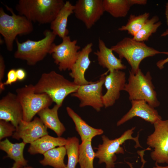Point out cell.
<instances>
[{"instance_id": "cell-33", "label": "cell", "mask_w": 168, "mask_h": 168, "mask_svg": "<svg viewBox=\"0 0 168 168\" xmlns=\"http://www.w3.org/2000/svg\"><path fill=\"white\" fill-rule=\"evenodd\" d=\"M16 75L18 80L22 81L26 77V73L23 69L19 68L16 70Z\"/></svg>"}, {"instance_id": "cell-14", "label": "cell", "mask_w": 168, "mask_h": 168, "mask_svg": "<svg viewBox=\"0 0 168 168\" xmlns=\"http://www.w3.org/2000/svg\"><path fill=\"white\" fill-rule=\"evenodd\" d=\"M125 82V73L121 70L110 72L106 75L104 85L107 91L102 97L104 107L107 108L114 104L119 98L120 91L124 90Z\"/></svg>"}, {"instance_id": "cell-13", "label": "cell", "mask_w": 168, "mask_h": 168, "mask_svg": "<svg viewBox=\"0 0 168 168\" xmlns=\"http://www.w3.org/2000/svg\"><path fill=\"white\" fill-rule=\"evenodd\" d=\"M47 128L40 118L35 117L29 122L21 120L12 137L15 139H21L26 143L30 144L49 134Z\"/></svg>"}, {"instance_id": "cell-38", "label": "cell", "mask_w": 168, "mask_h": 168, "mask_svg": "<svg viewBox=\"0 0 168 168\" xmlns=\"http://www.w3.org/2000/svg\"><path fill=\"white\" fill-rule=\"evenodd\" d=\"M168 35V29L163 32L161 35V37H164Z\"/></svg>"}, {"instance_id": "cell-2", "label": "cell", "mask_w": 168, "mask_h": 168, "mask_svg": "<svg viewBox=\"0 0 168 168\" xmlns=\"http://www.w3.org/2000/svg\"><path fill=\"white\" fill-rule=\"evenodd\" d=\"M79 86L54 71L43 73L34 85L35 93L47 94L53 102L61 106L65 98L75 92Z\"/></svg>"}, {"instance_id": "cell-12", "label": "cell", "mask_w": 168, "mask_h": 168, "mask_svg": "<svg viewBox=\"0 0 168 168\" xmlns=\"http://www.w3.org/2000/svg\"><path fill=\"white\" fill-rule=\"evenodd\" d=\"M74 5L75 17L88 29L92 27L105 12L103 0H78Z\"/></svg>"}, {"instance_id": "cell-32", "label": "cell", "mask_w": 168, "mask_h": 168, "mask_svg": "<svg viewBox=\"0 0 168 168\" xmlns=\"http://www.w3.org/2000/svg\"><path fill=\"white\" fill-rule=\"evenodd\" d=\"M5 65L3 57L0 54V85L2 83V80L5 73Z\"/></svg>"}, {"instance_id": "cell-18", "label": "cell", "mask_w": 168, "mask_h": 168, "mask_svg": "<svg viewBox=\"0 0 168 168\" xmlns=\"http://www.w3.org/2000/svg\"><path fill=\"white\" fill-rule=\"evenodd\" d=\"M98 47L99 49L94 52V54L97 56L100 66L107 68L109 72L126 68V66L122 63V59L116 57L112 49L108 48L104 42L100 38L98 39Z\"/></svg>"}, {"instance_id": "cell-28", "label": "cell", "mask_w": 168, "mask_h": 168, "mask_svg": "<svg viewBox=\"0 0 168 168\" xmlns=\"http://www.w3.org/2000/svg\"><path fill=\"white\" fill-rule=\"evenodd\" d=\"M159 20V18L157 16L148 19L141 30L133 37V39L140 42H144L148 40L150 37L156 31L162 24L161 22Z\"/></svg>"}, {"instance_id": "cell-3", "label": "cell", "mask_w": 168, "mask_h": 168, "mask_svg": "<svg viewBox=\"0 0 168 168\" xmlns=\"http://www.w3.org/2000/svg\"><path fill=\"white\" fill-rule=\"evenodd\" d=\"M119 58L126 59L131 67V72L136 73L141 62L145 58L160 54L168 55V52L161 51L148 46L143 42L136 41L132 38H124L110 48Z\"/></svg>"}, {"instance_id": "cell-10", "label": "cell", "mask_w": 168, "mask_h": 168, "mask_svg": "<svg viewBox=\"0 0 168 168\" xmlns=\"http://www.w3.org/2000/svg\"><path fill=\"white\" fill-rule=\"evenodd\" d=\"M77 40H72L69 36L62 39L58 45L54 43L49 54H51L54 63L61 71L70 70L79 54L80 47L77 45Z\"/></svg>"}, {"instance_id": "cell-7", "label": "cell", "mask_w": 168, "mask_h": 168, "mask_svg": "<svg viewBox=\"0 0 168 168\" xmlns=\"http://www.w3.org/2000/svg\"><path fill=\"white\" fill-rule=\"evenodd\" d=\"M136 127H133L125 131L119 138L110 139L105 135L102 136V144L98 145L95 152V157L99 159L98 163H105L106 168H114L117 159L116 154H124V152L122 145L128 140H133L136 143L135 147L142 148L139 141V134L133 137L132 134Z\"/></svg>"}, {"instance_id": "cell-5", "label": "cell", "mask_w": 168, "mask_h": 168, "mask_svg": "<svg viewBox=\"0 0 168 168\" xmlns=\"http://www.w3.org/2000/svg\"><path fill=\"white\" fill-rule=\"evenodd\" d=\"M11 15L0 8V33L3 37L7 50L12 51L14 41L18 35L29 34L33 30L32 23L25 16L16 15L12 8L6 5Z\"/></svg>"}, {"instance_id": "cell-31", "label": "cell", "mask_w": 168, "mask_h": 168, "mask_svg": "<svg viewBox=\"0 0 168 168\" xmlns=\"http://www.w3.org/2000/svg\"><path fill=\"white\" fill-rule=\"evenodd\" d=\"M7 77V79L6 81L3 82L2 84L0 85L1 93L4 90L5 86L11 85L12 83L16 82L18 80L16 75V70L14 69H12L8 71Z\"/></svg>"}, {"instance_id": "cell-29", "label": "cell", "mask_w": 168, "mask_h": 168, "mask_svg": "<svg viewBox=\"0 0 168 168\" xmlns=\"http://www.w3.org/2000/svg\"><path fill=\"white\" fill-rule=\"evenodd\" d=\"M79 142L76 137H68L65 146L68 156L66 168H76L78 163Z\"/></svg>"}, {"instance_id": "cell-24", "label": "cell", "mask_w": 168, "mask_h": 168, "mask_svg": "<svg viewBox=\"0 0 168 168\" xmlns=\"http://www.w3.org/2000/svg\"><path fill=\"white\" fill-rule=\"evenodd\" d=\"M43 158L39 161L43 166H49L54 168H66L64 159L67 155L65 146L53 148L43 154Z\"/></svg>"}, {"instance_id": "cell-36", "label": "cell", "mask_w": 168, "mask_h": 168, "mask_svg": "<svg viewBox=\"0 0 168 168\" xmlns=\"http://www.w3.org/2000/svg\"><path fill=\"white\" fill-rule=\"evenodd\" d=\"M165 15L166 19V24L167 25H168V2H167L166 4Z\"/></svg>"}, {"instance_id": "cell-27", "label": "cell", "mask_w": 168, "mask_h": 168, "mask_svg": "<svg viewBox=\"0 0 168 168\" xmlns=\"http://www.w3.org/2000/svg\"><path fill=\"white\" fill-rule=\"evenodd\" d=\"M150 13L146 12L139 15H130L126 24L119 27L120 31H127L133 37L136 34L149 19Z\"/></svg>"}, {"instance_id": "cell-35", "label": "cell", "mask_w": 168, "mask_h": 168, "mask_svg": "<svg viewBox=\"0 0 168 168\" xmlns=\"http://www.w3.org/2000/svg\"><path fill=\"white\" fill-rule=\"evenodd\" d=\"M126 162L130 167V168H134L131 163L128 161H126ZM153 168H168V165L166 166H159L157 163H155V166Z\"/></svg>"}, {"instance_id": "cell-26", "label": "cell", "mask_w": 168, "mask_h": 168, "mask_svg": "<svg viewBox=\"0 0 168 168\" xmlns=\"http://www.w3.org/2000/svg\"><path fill=\"white\" fill-rule=\"evenodd\" d=\"M91 141L85 140L79 145L78 163L80 168H94L93 161L95 152L92 147Z\"/></svg>"}, {"instance_id": "cell-9", "label": "cell", "mask_w": 168, "mask_h": 168, "mask_svg": "<svg viewBox=\"0 0 168 168\" xmlns=\"http://www.w3.org/2000/svg\"><path fill=\"white\" fill-rule=\"evenodd\" d=\"M154 130L148 136L146 143L154 149L150 153L156 163L168 164V119H161L154 124Z\"/></svg>"}, {"instance_id": "cell-11", "label": "cell", "mask_w": 168, "mask_h": 168, "mask_svg": "<svg viewBox=\"0 0 168 168\" xmlns=\"http://www.w3.org/2000/svg\"><path fill=\"white\" fill-rule=\"evenodd\" d=\"M107 72L103 74L99 79L86 85L79 86L76 91L71 94L72 96L77 98L80 101L79 107H92L97 112L104 107L102 93L103 85Z\"/></svg>"}, {"instance_id": "cell-4", "label": "cell", "mask_w": 168, "mask_h": 168, "mask_svg": "<svg viewBox=\"0 0 168 168\" xmlns=\"http://www.w3.org/2000/svg\"><path fill=\"white\" fill-rule=\"evenodd\" d=\"M44 37L37 41L28 40L20 43L16 38L15 41L17 49L14 54V57L26 61L30 66L35 65L43 60L49 54L56 36L52 31L48 30L44 31Z\"/></svg>"}, {"instance_id": "cell-16", "label": "cell", "mask_w": 168, "mask_h": 168, "mask_svg": "<svg viewBox=\"0 0 168 168\" xmlns=\"http://www.w3.org/2000/svg\"><path fill=\"white\" fill-rule=\"evenodd\" d=\"M131 109L117 122V126L121 125L135 117H140L153 124L157 121L162 119L157 110L145 101L135 100H131Z\"/></svg>"}, {"instance_id": "cell-6", "label": "cell", "mask_w": 168, "mask_h": 168, "mask_svg": "<svg viewBox=\"0 0 168 168\" xmlns=\"http://www.w3.org/2000/svg\"><path fill=\"white\" fill-rule=\"evenodd\" d=\"M128 82L126 83L124 91L128 94L130 100H142L154 108L158 107L160 103L152 81L150 72L144 74L141 69L134 74L129 71Z\"/></svg>"}, {"instance_id": "cell-37", "label": "cell", "mask_w": 168, "mask_h": 168, "mask_svg": "<svg viewBox=\"0 0 168 168\" xmlns=\"http://www.w3.org/2000/svg\"><path fill=\"white\" fill-rule=\"evenodd\" d=\"M22 167V166L18 163L15 162L13 163L12 166L11 168H20Z\"/></svg>"}, {"instance_id": "cell-23", "label": "cell", "mask_w": 168, "mask_h": 168, "mask_svg": "<svg viewBox=\"0 0 168 168\" xmlns=\"http://www.w3.org/2000/svg\"><path fill=\"white\" fill-rule=\"evenodd\" d=\"M26 144L23 141L20 143H12L7 138L0 142V149L7 154V157L24 166H27L28 162L23 155L24 149Z\"/></svg>"}, {"instance_id": "cell-30", "label": "cell", "mask_w": 168, "mask_h": 168, "mask_svg": "<svg viewBox=\"0 0 168 168\" xmlns=\"http://www.w3.org/2000/svg\"><path fill=\"white\" fill-rule=\"evenodd\" d=\"M16 130V127L10 122L0 120V140L12 136Z\"/></svg>"}, {"instance_id": "cell-8", "label": "cell", "mask_w": 168, "mask_h": 168, "mask_svg": "<svg viewBox=\"0 0 168 168\" xmlns=\"http://www.w3.org/2000/svg\"><path fill=\"white\" fill-rule=\"evenodd\" d=\"M16 95L21 105L23 120L29 122L42 109L49 107L53 100L47 94L35 92L34 85L30 84L16 90Z\"/></svg>"}, {"instance_id": "cell-21", "label": "cell", "mask_w": 168, "mask_h": 168, "mask_svg": "<svg viewBox=\"0 0 168 168\" xmlns=\"http://www.w3.org/2000/svg\"><path fill=\"white\" fill-rule=\"evenodd\" d=\"M61 106L56 104L52 108H44L37 114L45 126L53 130L58 137H61L66 130L58 117V111Z\"/></svg>"}, {"instance_id": "cell-40", "label": "cell", "mask_w": 168, "mask_h": 168, "mask_svg": "<svg viewBox=\"0 0 168 168\" xmlns=\"http://www.w3.org/2000/svg\"></svg>"}, {"instance_id": "cell-34", "label": "cell", "mask_w": 168, "mask_h": 168, "mask_svg": "<svg viewBox=\"0 0 168 168\" xmlns=\"http://www.w3.org/2000/svg\"><path fill=\"white\" fill-rule=\"evenodd\" d=\"M167 57L163 59L158 61L156 63L157 67L160 69H162L164 68V65L168 63V55Z\"/></svg>"}, {"instance_id": "cell-17", "label": "cell", "mask_w": 168, "mask_h": 168, "mask_svg": "<svg viewBox=\"0 0 168 168\" xmlns=\"http://www.w3.org/2000/svg\"><path fill=\"white\" fill-rule=\"evenodd\" d=\"M92 43H88L79 51L78 57L69 73L70 76L73 79L74 82L79 86L93 82L88 81L85 77V72L91 63L89 55L92 51Z\"/></svg>"}, {"instance_id": "cell-20", "label": "cell", "mask_w": 168, "mask_h": 168, "mask_svg": "<svg viewBox=\"0 0 168 168\" xmlns=\"http://www.w3.org/2000/svg\"><path fill=\"white\" fill-rule=\"evenodd\" d=\"M67 142V139L64 138L55 137L47 134L30 143L28 152L32 155L43 154L56 147L65 146Z\"/></svg>"}, {"instance_id": "cell-19", "label": "cell", "mask_w": 168, "mask_h": 168, "mask_svg": "<svg viewBox=\"0 0 168 168\" xmlns=\"http://www.w3.org/2000/svg\"><path fill=\"white\" fill-rule=\"evenodd\" d=\"M74 5L69 1H66L54 20L51 23L50 27L53 32L62 39L68 36L67 28L68 19L74 13Z\"/></svg>"}, {"instance_id": "cell-22", "label": "cell", "mask_w": 168, "mask_h": 168, "mask_svg": "<svg viewBox=\"0 0 168 168\" xmlns=\"http://www.w3.org/2000/svg\"><path fill=\"white\" fill-rule=\"evenodd\" d=\"M66 110L68 115L75 124L76 130L80 136L82 142L92 140L95 136L103 133L102 129L96 128L89 125L69 107H67Z\"/></svg>"}, {"instance_id": "cell-1", "label": "cell", "mask_w": 168, "mask_h": 168, "mask_svg": "<svg viewBox=\"0 0 168 168\" xmlns=\"http://www.w3.org/2000/svg\"><path fill=\"white\" fill-rule=\"evenodd\" d=\"M65 3L63 0H19L15 8L32 22L50 24Z\"/></svg>"}, {"instance_id": "cell-39", "label": "cell", "mask_w": 168, "mask_h": 168, "mask_svg": "<svg viewBox=\"0 0 168 168\" xmlns=\"http://www.w3.org/2000/svg\"><path fill=\"white\" fill-rule=\"evenodd\" d=\"M20 168H34L31 166H22Z\"/></svg>"}, {"instance_id": "cell-15", "label": "cell", "mask_w": 168, "mask_h": 168, "mask_svg": "<svg viewBox=\"0 0 168 168\" xmlns=\"http://www.w3.org/2000/svg\"><path fill=\"white\" fill-rule=\"evenodd\" d=\"M23 117L22 108L16 95L8 92L0 100V120L10 122L16 128Z\"/></svg>"}, {"instance_id": "cell-25", "label": "cell", "mask_w": 168, "mask_h": 168, "mask_svg": "<svg viewBox=\"0 0 168 168\" xmlns=\"http://www.w3.org/2000/svg\"><path fill=\"white\" fill-rule=\"evenodd\" d=\"M103 5L105 12L118 18L125 17L133 5L132 0H103Z\"/></svg>"}]
</instances>
